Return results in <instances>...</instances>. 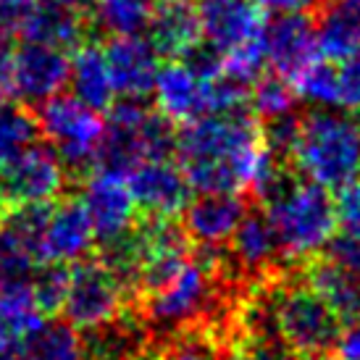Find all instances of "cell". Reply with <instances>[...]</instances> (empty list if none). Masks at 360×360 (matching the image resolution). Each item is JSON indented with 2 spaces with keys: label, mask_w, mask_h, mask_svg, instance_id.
<instances>
[{
  "label": "cell",
  "mask_w": 360,
  "mask_h": 360,
  "mask_svg": "<svg viewBox=\"0 0 360 360\" xmlns=\"http://www.w3.org/2000/svg\"><path fill=\"white\" fill-rule=\"evenodd\" d=\"M176 155L192 192H242L263 155L258 116L237 108L184 121Z\"/></svg>",
  "instance_id": "6da1fadb"
},
{
  "label": "cell",
  "mask_w": 360,
  "mask_h": 360,
  "mask_svg": "<svg viewBox=\"0 0 360 360\" xmlns=\"http://www.w3.org/2000/svg\"><path fill=\"white\" fill-rule=\"evenodd\" d=\"M290 163L302 179L342 190L360 179V116L340 108H310L300 116Z\"/></svg>",
  "instance_id": "7a4b0ae2"
},
{
  "label": "cell",
  "mask_w": 360,
  "mask_h": 360,
  "mask_svg": "<svg viewBox=\"0 0 360 360\" xmlns=\"http://www.w3.org/2000/svg\"><path fill=\"white\" fill-rule=\"evenodd\" d=\"M224 284L216 266L198 248L166 284L142 295V323L166 340L195 329V323L208 319L221 305V297H226Z\"/></svg>",
  "instance_id": "3957f363"
},
{
  "label": "cell",
  "mask_w": 360,
  "mask_h": 360,
  "mask_svg": "<svg viewBox=\"0 0 360 360\" xmlns=\"http://www.w3.org/2000/svg\"><path fill=\"white\" fill-rule=\"evenodd\" d=\"M263 287L271 305L276 337L284 350L297 355H326L334 350L340 340L342 321L321 300V295L308 281L302 276L297 279L279 276Z\"/></svg>",
  "instance_id": "277c9868"
},
{
  "label": "cell",
  "mask_w": 360,
  "mask_h": 360,
  "mask_svg": "<svg viewBox=\"0 0 360 360\" xmlns=\"http://www.w3.org/2000/svg\"><path fill=\"white\" fill-rule=\"evenodd\" d=\"M287 258H313L337 231L331 190L310 179H297L290 190L263 205Z\"/></svg>",
  "instance_id": "5b68a950"
},
{
  "label": "cell",
  "mask_w": 360,
  "mask_h": 360,
  "mask_svg": "<svg viewBox=\"0 0 360 360\" xmlns=\"http://www.w3.org/2000/svg\"><path fill=\"white\" fill-rule=\"evenodd\" d=\"M37 131L48 140L66 174L87 176L95 169V150L103 134L101 110L90 108L74 95H51L37 103Z\"/></svg>",
  "instance_id": "8992f818"
},
{
  "label": "cell",
  "mask_w": 360,
  "mask_h": 360,
  "mask_svg": "<svg viewBox=\"0 0 360 360\" xmlns=\"http://www.w3.org/2000/svg\"><path fill=\"white\" fill-rule=\"evenodd\" d=\"M69 174L48 142L32 140L0 166V210L56 202Z\"/></svg>",
  "instance_id": "52a82bcc"
},
{
  "label": "cell",
  "mask_w": 360,
  "mask_h": 360,
  "mask_svg": "<svg viewBox=\"0 0 360 360\" xmlns=\"http://www.w3.org/2000/svg\"><path fill=\"white\" fill-rule=\"evenodd\" d=\"M127 295L129 292L105 263L82 258L74 269H69V290L60 313L77 331H90L121 316L127 310Z\"/></svg>",
  "instance_id": "ba28073f"
},
{
  "label": "cell",
  "mask_w": 360,
  "mask_h": 360,
  "mask_svg": "<svg viewBox=\"0 0 360 360\" xmlns=\"http://www.w3.org/2000/svg\"><path fill=\"white\" fill-rule=\"evenodd\" d=\"M266 63L284 79H297L313 60L319 58L316 21L310 11H284L263 21L260 32Z\"/></svg>",
  "instance_id": "9c48e42d"
},
{
  "label": "cell",
  "mask_w": 360,
  "mask_h": 360,
  "mask_svg": "<svg viewBox=\"0 0 360 360\" xmlns=\"http://www.w3.org/2000/svg\"><path fill=\"white\" fill-rule=\"evenodd\" d=\"M137 208L145 216L176 219L192 200V187L181 166L171 158H145L124 176Z\"/></svg>",
  "instance_id": "30bf717a"
},
{
  "label": "cell",
  "mask_w": 360,
  "mask_h": 360,
  "mask_svg": "<svg viewBox=\"0 0 360 360\" xmlns=\"http://www.w3.org/2000/svg\"><path fill=\"white\" fill-rule=\"evenodd\" d=\"M69 53L56 45L24 40L11 51V92L37 105L69 84Z\"/></svg>",
  "instance_id": "8fae6325"
},
{
  "label": "cell",
  "mask_w": 360,
  "mask_h": 360,
  "mask_svg": "<svg viewBox=\"0 0 360 360\" xmlns=\"http://www.w3.org/2000/svg\"><path fill=\"white\" fill-rule=\"evenodd\" d=\"M79 202L87 210L98 245L121 237L137 221V202L127 187V179L116 174L90 171L82 181Z\"/></svg>",
  "instance_id": "7c38bea8"
},
{
  "label": "cell",
  "mask_w": 360,
  "mask_h": 360,
  "mask_svg": "<svg viewBox=\"0 0 360 360\" xmlns=\"http://www.w3.org/2000/svg\"><path fill=\"white\" fill-rule=\"evenodd\" d=\"M200 34L224 56L260 40L263 8L255 0H200Z\"/></svg>",
  "instance_id": "4fadbf2b"
},
{
  "label": "cell",
  "mask_w": 360,
  "mask_h": 360,
  "mask_svg": "<svg viewBox=\"0 0 360 360\" xmlns=\"http://www.w3.org/2000/svg\"><path fill=\"white\" fill-rule=\"evenodd\" d=\"M105 63L116 98H148L160 69V56L142 34H119L105 42Z\"/></svg>",
  "instance_id": "5bb4252c"
},
{
  "label": "cell",
  "mask_w": 360,
  "mask_h": 360,
  "mask_svg": "<svg viewBox=\"0 0 360 360\" xmlns=\"http://www.w3.org/2000/svg\"><path fill=\"white\" fill-rule=\"evenodd\" d=\"M248 210L250 205L242 192H200L181 210V229L198 245H226Z\"/></svg>",
  "instance_id": "9a60e30c"
},
{
  "label": "cell",
  "mask_w": 360,
  "mask_h": 360,
  "mask_svg": "<svg viewBox=\"0 0 360 360\" xmlns=\"http://www.w3.org/2000/svg\"><path fill=\"white\" fill-rule=\"evenodd\" d=\"M92 248H95V231L84 205L74 198L51 205V216L42 234V260L77 263Z\"/></svg>",
  "instance_id": "2e32d148"
},
{
  "label": "cell",
  "mask_w": 360,
  "mask_h": 360,
  "mask_svg": "<svg viewBox=\"0 0 360 360\" xmlns=\"http://www.w3.org/2000/svg\"><path fill=\"white\" fill-rule=\"evenodd\" d=\"M229 258L240 276H269L276 260L284 255L279 237L266 213L248 210L240 226L229 237Z\"/></svg>",
  "instance_id": "e0dca14e"
},
{
  "label": "cell",
  "mask_w": 360,
  "mask_h": 360,
  "mask_svg": "<svg viewBox=\"0 0 360 360\" xmlns=\"http://www.w3.org/2000/svg\"><path fill=\"white\" fill-rule=\"evenodd\" d=\"M210 82V79H208ZM208 82L195 77L181 60H171L155 74V105L171 121H192L208 113Z\"/></svg>",
  "instance_id": "ac0fdd59"
},
{
  "label": "cell",
  "mask_w": 360,
  "mask_h": 360,
  "mask_svg": "<svg viewBox=\"0 0 360 360\" xmlns=\"http://www.w3.org/2000/svg\"><path fill=\"white\" fill-rule=\"evenodd\" d=\"M148 40L158 56L179 58L190 45L200 40V16L195 0H158L148 19Z\"/></svg>",
  "instance_id": "d6986e66"
},
{
  "label": "cell",
  "mask_w": 360,
  "mask_h": 360,
  "mask_svg": "<svg viewBox=\"0 0 360 360\" xmlns=\"http://www.w3.org/2000/svg\"><path fill=\"white\" fill-rule=\"evenodd\" d=\"M82 347L87 360H142L150 350V331L142 319L121 313L108 323L84 331Z\"/></svg>",
  "instance_id": "ffe728a7"
},
{
  "label": "cell",
  "mask_w": 360,
  "mask_h": 360,
  "mask_svg": "<svg viewBox=\"0 0 360 360\" xmlns=\"http://www.w3.org/2000/svg\"><path fill=\"white\" fill-rule=\"evenodd\" d=\"M319 53L342 60L360 48V0H321L313 11Z\"/></svg>",
  "instance_id": "44dd1931"
},
{
  "label": "cell",
  "mask_w": 360,
  "mask_h": 360,
  "mask_svg": "<svg viewBox=\"0 0 360 360\" xmlns=\"http://www.w3.org/2000/svg\"><path fill=\"white\" fill-rule=\"evenodd\" d=\"M87 30H90L87 11H74L34 0V6L21 19L16 32L30 42H45V45H56V48L69 51L74 45L84 42Z\"/></svg>",
  "instance_id": "7402d4cb"
},
{
  "label": "cell",
  "mask_w": 360,
  "mask_h": 360,
  "mask_svg": "<svg viewBox=\"0 0 360 360\" xmlns=\"http://www.w3.org/2000/svg\"><path fill=\"white\" fill-rule=\"evenodd\" d=\"M302 279L321 295L342 323L360 316V276L352 271L340 269L337 263L326 260L323 255H313L305 263Z\"/></svg>",
  "instance_id": "603a6c76"
},
{
  "label": "cell",
  "mask_w": 360,
  "mask_h": 360,
  "mask_svg": "<svg viewBox=\"0 0 360 360\" xmlns=\"http://www.w3.org/2000/svg\"><path fill=\"white\" fill-rule=\"evenodd\" d=\"M45 323L30 281L0 284V350H19Z\"/></svg>",
  "instance_id": "cb8c5ba5"
},
{
  "label": "cell",
  "mask_w": 360,
  "mask_h": 360,
  "mask_svg": "<svg viewBox=\"0 0 360 360\" xmlns=\"http://www.w3.org/2000/svg\"><path fill=\"white\" fill-rule=\"evenodd\" d=\"M69 87L74 98H79L95 110H108L110 103L116 101L105 53L95 42L77 45V53L69 63Z\"/></svg>",
  "instance_id": "d4e9b609"
},
{
  "label": "cell",
  "mask_w": 360,
  "mask_h": 360,
  "mask_svg": "<svg viewBox=\"0 0 360 360\" xmlns=\"http://www.w3.org/2000/svg\"><path fill=\"white\" fill-rule=\"evenodd\" d=\"M16 360H87L79 331L66 321H45L16 350Z\"/></svg>",
  "instance_id": "484cf974"
},
{
  "label": "cell",
  "mask_w": 360,
  "mask_h": 360,
  "mask_svg": "<svg viewBox=\"0 0 360 360\" xmlns=\"http://www.w3.org/2000/svg\"><path fill=\"white\" fill-rule=\"evenodd\" d=\"M150 0H95L87 16H90V27L105 32L110 37L142 34L150 19Z\"/></svg>",
  "instance_id": "4316f807"
},
{
  "label": "cell",
  "mask_w": 360,
  "mask_h": 360,
  "mask_svg": "<svg viewBox=\"0 0 360 360\" xmlns=\"http://www.w3.org/2000/svg\"><path fill=\"white\" fill-rule=\"evenodd\" d=\"M295 101H297V95H295L292 82L279 77L276 71L260 74L248 90V105L258 116V121L290 113V110H295Z\"/></svg>",
  "instance_id": "83f0119b"
},
{
  "label": "cell",
  "mask_w": 360,
  "mask_h": 360,
  "mask_svg": "<svg viewBox=\"0 0 360 360\" xmlns=\"http://www.w3.org/2000/svg\"><path fill=\"white\" fill-rule=\"evenodd\" d=\"M295 95L313 108H337V66L334 60H313L297 79H292Z\"/></svg>",
  "instance_id": "f1b7e54d"
},
{
  "label": "cell",
  "mask_w": 360,
  "mask_h": 360,
  "mask_svg": "<svg viewBox=\"0 0 360 360\" xmlns=\"http://www.w3.org/2000/svg\"><path fill=\"white\" fill-rule=\"evenodd\" d=\"M32 140H37L34 113L21 105L0 101V166Z\"/></svg>",
  "instance_id": "f546056e"
},
{
  "label": "cell",
  "mask_w": 360,
  "mask_h": 360,
  "mask_svg": "<svg viewBox=\"0 0 360 360\" xmlns=\"http://www.w3.org/2000/svg\"><path fill=\"white\" fill-rule=\"evenodd\" d=\"M142 360H221L219 340L208 329L181 331L160 350H148Z\"/></svg>",
  "instance_id": "4dcf8cb0"
},
{
  "label": "cell",
  "mask_w": 360,
  "mask_h": 360,
  "mask_svg": "<svg viewBox=\"0 0 360 360\" xmlns=\"http://www.w3.org/2000/svg\"><path fill=\"white\" fill-rule=\"evenodd\" d=\"M30 287L45 316L58 313L63 297H66V290H69V266L56 263V260H42V263H37V269L32 271Z\"/></svg>",
  "instance_id": "1f68e13d"
},
{
  "label": "cell",
  "mask_w": 360,
  "mask_h": 360,
  "mask_svg": "<svg viewBox=\"0 0 360 360\" xmlns=\"http://www.w3.org/2000/svg\"><path fill=\"white\" fill-rule=\"evenodd\" d=\"M176 127L160 110H148L140 124V148L145 158H171L176 155Z\"/></svg>",
  "instance_id": "d6a6232c"
},
{
  "label": "cell",
  "mask_w": 360,
  "mask_h": 360,
  "mask_svg": "<svg viewBox=\"0 0 360 360\" xmlns=\"http://www.w3.org/2000/svg\"><path fill=\"white\" fill-rule=\"evenodd\" d=\"M297 129H300V116L295 110L271 116V119L260 121V142L274 158L290 160L292 148L297 142Z\"/></svg>",
  "instance_id": "836d02e7"
},
{
  "label": "cell",
  "mask_w": 360,
  "mask_h": 360,
  "mask_svg": "<svg viewBox=\"0 0 360 360\" xmlns=\"http://www.w3.org/2000/svg\"><path fill=\"white\" fill-rule=\"evenodd\" d=\"M337 108L360 116V48L337 60Z\"/></svg>",
  "instance_id": "e575fe53"
},
{
  "label": "cell",
  "mask_w": 360,
  "mask_h": 360,
  "mask_svg": "<svg viewBox=\"0 0 360 360\" xmlns=\"http://www.w3.org/2000/svg\"><path fill=\"white\" fill-rule=\"evenodd\" d=\"M334 210H337V229L360 240V179L337 190Z\"/></svg>",
  "instance_id": "d590c367"
},
{
  "label": "cell",
  "mask_w": 360,
  "mask_h": 360,
  "mask_svg": "<svg viewBox=\"0 0 360 360\" xmlns=\"http://www.w3.org/2000/svg\"><path fill=\"white\" fill-rule=\"evenodd\" d=\"M321 255L331 263H337L340 269L352 271L360 276V240L352 237V234H345V231H334L329 237V242L323 245Z\"/></svg>",
  "instance_id": "8d00e7d4"
},
{
  "label": "cell",
  "mask_w": 360,
  "mask_h": 360,
  "mask_svg": "<svg viewBox=\"0 0 360 360\" xmlns=\"http://www.w3.org/2000/svg\"><path fill=\"white\" fill-rule=\"evenodd\" d=\"M224 360H281L279 347L271 345H260V342L250 340H231V345L226 347V352L221 355Z\"/></svg>",
  "instance_id": "74e56055"
},
{
  "label": "cell",
  "mask_w": 360,
  "mask_h": 360,
  "mask_svg": "<svg viewBox=\"0 0 360 360\" xmlns=\"http://www.w3.org/2000/svg\"><path fill=\"white\" fill-rule=\"evenodd\" d=\"M334 350L342 360H360V316L347 321V329L340 331Z\"/></svg>",
  "instance_id": "f35d334b"
},
{
  "label": "cell",
  "mask_w": 360,
  "mask_h": 360,
  "mask_svg": "<svg viewBox=\"0 0 360 360\" xmlns=\"http://www.w3.org/2000/svg\"><path fill=\"white\" fill-rule=\"evenodd\" d=\"M34 6V0H0V21L6 32L19 30L21 19L30 13V8Z\"/></svg>",
  "instance_id": "ab89813d"
},
{
  "label": "cell",
  "mask_w": 360,
  "mask_h": 360,
  "mask_svg": "<svg viewBox=\"0 0 360 360\" xmlns=\"http://www.w3.org/2000/svg\"><path fill=\"white\" fill-rule=\"evenodd\" d=\"M263 11L284 13V11H310L316 6V0H255Z\"/></svg>",
  "instance_id": "60d3db41"
},
{
  "label": "cell",
  "mask_w": 360,
  "mask_h": 360,
  "mask_svg": "<svg viewBox=\"0 0 360 360\" xmlns=\"http://www.w3.org/2000/svg\"><path fill=\"white\" fill-rule=\"evenodd\" d=\"M11 92V51L0 42V101H6Z\"/></svg>",
  "instance_id": "b9f144b4"
},
{
  "label": "cell",
  "mask_w": 360,
  "mask_h": 360,
  "mask_svg": "<svg viewBox=\"0 0 360 360\" xmlns=\"http://www.w3.org/2000/svg\"><path fill=\"white\" fill-rule=\"evenodd\" d=\"M40 3L63 6V8H74V11H90V3H87V0H40Z\"/></svg>",
  "instance_id": "7bdbcfd3"
},
{
  "label": "cell",
  "mask_w": 360,
  "mask_h": 360,
  "mask_svg": "<svg viewBox=\"0 0 360 360\" xmlns=\"http://www.w3.org/2000/svg\"><path fill=\"white\" fill-rule=\"evenodd\" d=\"M295 360H331L329 355H300V358H295Z\"/></svg>",
  "instance_id": "ee69618b"
},
{
  "label": "cell",
  "mask_w": 360,
  "mask_h": 360,
  "mask_svg": "<svg viewBox=\"0 0 360 360\" xmlns=\"http://www.w3.org/2000/svg\"><path fill=\"white\" fill-rule=\"evenodd\" d=\"M8 32H6V27H3V21H0V42H3V37H6Z\"/></svg>",
  "instance_id": "f6af8a7d"
},
{
  "label": "cell",
  "mask_w": 360,
  "mask_h": 360,
  "mask_svg": "<svg viewBox=\"0 0 360 360\" xmlns=\"http://www.w3.org/2000/svg\"><path fill=\"white\" fill-rule=\"evenodd\" d=\"M0 221H3V210H0Z\"/></svg>",
  "instance_id": "bcb514c9"
},
{
  "label": "cell",
  "mask_w": 360,
  "mask_h": 360,
  "mask_svg": "<svg viewBox=\"0 0 360 360\" xmlns=\"http://www.w3.org/2000/svg\"><path fill=\"white\" fill-rule=\"evenodd\" d=\"M150 3H158V0H150Z\"/></svg>",
  "instance_id": "7dc6e473"
}]
</instances>
